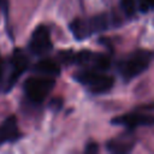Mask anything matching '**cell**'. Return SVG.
Instances as JSON below:
<instances>
[{
    "label": "cell",
    "mask_w": 154,
    "mask_h": 154,
    "mask_svg": "<svg viewBox=\"0 0 154 154\" xmlns=\"http://www.w3.org/2000/svg\"><path fill=\"white\" fill-rule=\"evenodd\" d=\"M0 8L7 12V1L6 0H0Z\"/></svg>",
    "instance_id": "cell-15"
},
{
    "label": "cell",
    "mask_w": 154,
    "mask_h": 154,
    "mask_svg": "<svg viewBox=\"0 0 154 154\" xmlns=\"http://www.w3.org/2000/svg\"><path fill=\"white\" fill-rule=\"evenodd\" d=\"M114 18L111 14L101 13L89 18H77L70 24L71 34L76 40H85L89 36L105 31L114 23Z\"/></svg>",
    "instance_id": "cell-1"
},
{
    "label": "cell",
    "mask_w": 154,
    "mask_h": 154,
    "mask_svg": "<svg viewBox=\"0 0 154 154\" xmlns=\"http://www.w3.org/2000/svg\"><path fill=\"white\" fill-rule=\"evenodd\" d=\"M152 58H153L152 53L144 49H140L131 53L119 63L118 70L120 76L125 82L134 79L135 77H137L138 75H141L148 69L152 61Z\"/></svg>",
    "instance_id": "cell-4"
},
{
    "label": "cell",
    "mask_w": 154,
    "mask_h": 154,
    "mask_svg": "<svg viewBox=\"0 0 154 154\" xmlns=\"http://www.w3.org/2000/svg\"><path fill=\"white\" fill-rule=\"evenodd\" d=\"M114 125H122L130 130H134L140 126H153L154 125V116L143 112H130L123 116H118L112 119Z\"/></svg>",
    "instance_id": "cell-8"
},
{
    "label": "cell",
    "mask_w": 154,
    "mask_h": 154,
    "mask_svg": "<svg viewBox=\"0 0 154 154\" xmlns=\"http://www.w3.org/2000/svg\"><path fill=\"white\" fill-rule=\"evenodd\" d=\"M20 131L18 129L17 118L14 116L7 117L0 124V146L5 143H11L20 137Z\"/></svg>",
    "instance_id": "cell-9"
},
{
    "label": "cell",
    "mask_w": 154,
    "mask_h": 154,
    "mask_svg": "<svg viewBox=\"0 0 154 154\" xmlns=\"http://www.w3.org/2000/svg\"><path fill=\"white\" fill-rule=\"evenodd\" d=\"M54 84H55L54 77H49L40 73L30 76L24 82L25 96L32 103H41L49 95V93L54 88Z\"/></svg>",
    "instance_id": "cell-5"
},
{
    "label": "cell",
    "mask_w": 154,
    "mask_h": 154,
    "mask_svg": "<svg viewBox=\"0 0 154 154\" xmlns=\"http://www.w3.org/2000/svg\"><path fill=\"white\" fill-rule=\"evenodd\" d=\"M138 8L142 12H148L154 8V0H138Z\"/></svg>",
    "instance_id": "cell-13"
},
{
    "label": "cell",
    "mask_w": 154,
    "mask_h": 154,
    "mask_svg": "<svg viewBox=\"0 0 154 154\" xmlns=\"http://www.w3.org/2000/svg\"><path fill=\"white\" fill-rule=\"evenodd\" d=\"M28 66H29V60L25 53L20 49L13 51L10 58V70L6 79V91L12 89V87L17 83L19 77L26 71Z\"/></svg>",
    "instance_id": "cell-6"
},
{
    "label": "cell",
    "mask_w": 154,
    "mask_h": 154,
    "mask_svg": "<svg viewBox=\"0 0 154 154\" xmlns=\"http://www.w3.org/2000/svg\"><path fill=\"white\" fill-rule=\"evenodd\" d=\"M134 146L135 141L131 138V136L125 135L109 140L106 144V148L112 153H129L134 148Z\"/></svg>",
    "instance_id": "cell-10"
},
{
    "label": "cell",
    "mask_w": 154,
    "mask_h": 154,
    "mask_svg": "<svg viewBox=\"0 0 154 154\" xmlns=\"http://www.w3.org/2000/svg\"><path fill=\"white\" fill-rule=\"evenodd\" d=\"M52 48L51 34L46 25H38L31 34L29 49L35 55H43Z\"/></svg>",
    "instance_id": "cell-7"
},
{
    "label": "cell",
    "mask_w": 154,
    "mask_h": 154,
    "mask_svg": "<svg viewBox=\"0 0 154 154\" xmlns=\"http://www.w3.org/2000/svg\"><path fill=\"white\" fill-rule=\"evenodd\" d=\"M1 76H2V64H1V59H0V83H1Z\"/></svg>",
    "instance_id": "cell-16"
},
{
    "label": "cell",
    "mask_w": 154,
    "mask_h": 154,
    "mask_svg": "<svg viewBox=\"0 0 154 154\" xmlns=\"http://www.w3.org/2000/svg\"><path fill=\"white\" fill-rule=\"evenodd\" d=\"M85 153H96L97 150H99V148H97V146L95 144V143H89L87 147H85Z\"/></svg>",
    "instance_id": "cell-14"
},
{
    "label": "cell",
    "mask_w": 154,
    "mask_h": 154,
    "mask_svg": "<svg viewBox=\"0 0 154 154\" xmlns=\"http://www.w3.org/2000/svg\"><path fill=\"white\" fill-rule=\"evenodd\" d=\"M73 79L93 94H103L114 84V78L111 75L95 69H82L73 75Z\"/></svg>",
    "instance_id": "cell-2"
},
{
    "label": "cell",
    "mask_w": 154,
    "mask_h": 154,
    "mask_svg": "<svg viewBox=\"0 0 154 154\" xmlns=\"http://www.w3.org/2000/svg\"><path fill=\"white\" fill-rule=\"evenodd\" d=\"M120 7L125 16L132 17L136 13L137 5H136L135 0H120Z\"/></svg>",
    "instance_id": "cell-12"
},
{
    "label": "cell",
    "mask_w": 154,
    "mask_h": 154,
    "mask_svg": "<svg viewBox=\"0 0 154 154\" xmlns=\"http://www.w3.org/2000/svg\"><path fill=\"white\" fill-rule=\"evenodd\" d=\"M59 55L63 63L79 65L84 69H95V70L105 71L108 69L111 64L108 55L90 51H81V52L64 51Z\"/></svg>",
    "instance_id": "cell-3"
},
{
    "label": "cell",
    "mask_w": 154,
    "mask_h": 154,
    "mask_svg": "<svg viewBox=\"0 0 154 154\" xmlns=\"http://www.w3.org/2000/svg\"><path fill=\"white\" fill-rule=\"evenodd\" d=\"M34 71H35V73H40V75H45V76H49V77L55 78L60 73V67L53 60L42 59L34 66Z\"/></svg>",
    "instance_id": "cell-11"
}]
</instances>
